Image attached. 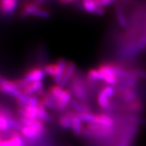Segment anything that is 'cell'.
I'll return each mask as SVG.
<instances>
[{
	"mask_svg": "<svg viewBox=\"0 0 146 146\" xmlns=\"http://www.w3.org/2000/svg\"><path fill=\"white\" fill-rule=\"evenodd\" d=\"M68 89L71 91L73 98L79 102L90 104L91 90L87 85L86 78L83 77L82 75L79 74L78 72H76L69 84Z\"/></svg>",
	"mask_w": 146,
	"mask_h": 146,
	"instance_id": "obj_1",
	"label": "cell"
},
{
	"mask_svg": "<svg viewBox=\"0 0 146 146\" xmlns=\"http://www.w3.org/2000/svg\"><path fill=\"white\" fill-rule=\"evenodd\" d=\"M115 127H108L97 124H87L83 131V136L93 139H103L114 134Z\"/></svg>",
	"mask_w": 146,
	"mask_h": 146,
	"instance_id": "obj_2",
	"label": "cell"
},
{
	"mask_svg": "<svg viewBox=\"0 0 146 146\" xmlns=\"http://www.w3.org/2000/svg\"><path fill=\"white\" fill-rule=\"evenodd\" d=\"M48 91L55 97L58 102V111L65 112L69 107V103L73 98L71 91L68 88H63L58 84L52 85Z\"/></svg>",
	"mask_w": 146,
	"mask_h": 146,
	"instance_id": "obj_3",
	"label": "cell"
},
{
	"mask_svg": "<svg viewBox=\"0 0 146 146\" xmlns=\"http://www.w3.org/2000/svg\"><path fill=\"white\" fill-rule=\"evenodd\" d=\"M67 62L64 58H60L55 62L47 64L43 66L46 75L50 76L55 84H59L61 81Z\"/></svg>",
	"mask_w": 146,
	"mask_h": 146,
	"instance_id": "obj_4",
	"label": "cell"
},
{
	"mask_svg": "<svg viewBox=\"0 0 146 146\" xmlns=\"http://www.w3.org/2000/svg\"><path fill=\"white\" fill-rule=\"evenodd\" d=\"M0 92L11 96L15 100L24 95L22 90L19 88L16 80H10L0 75Z\"/></svg>",
	"mask_w": 146,
	"mask_h": 146,
	"instance_id": "obj_5",
	"label": "cell"
},
{
	"mask_svg": "<svg viewBox=\"0 0 146 146\" xmlns=\"http://www.w3.org/2000/svg\"><path fill=\"white\" fill-rule=\"evenodd\" d=\"M22 17L25 18L28 17H35L47 19L50 17V12L48 10L45 9L42 6L36 5L34 2H28L24 5L20 12Z\"/></svg>",
	"mask_w": 146,
	"mask_h": 146,
	"instance_id": "obj_6",
	"label": "cell"
},
{
	"mask_svg": "<svg viewBox=\"0 0 146 146\" xmlns=\"http://www.w3.org/2000/svg\"><path fill=\"white\" fill-rule=\"evenodd\" d=\"M24 139L29 140H38L46 134V130H40V129L34 128V127L22 126L21 129L19 131Z\"/></svg>",
	"mask_w": 146,
	"mask_h": 146,
	"instance_id": "obj_7",
	"label": "cell"
},
{
	"mask_svg": "<svg viewBox=\"0 0 146 146\" xmlns=\"http://www.w3.org/2000/svg\"><path fill=\"white\" fill-rule=\"evenodd\" d=\"M46 75L44 72L43 67L36 66L32 67L27 70V72L23 75V78L26 80L28 83L35 82V81H43Z\"/></svg>",
	"mask_w": 146,
	"mask_h": 146,
	"instance_id": "obj_8",
	"label": "cell"
},
{
	"mask_svg": "<svg viewBox=\"0 0 146 146\" xmlns=\"http://www.w3.org/2000/svg\"><path fill=\"white\" fill-rule=\"evenodd\" d=\"M77 72V66L75 63L73 61H68L63 78L58 85L63 88H66V87H67L70 81H72V79L74 78Z\"/></svg>",
	"mask_w": 146,
	"mask_h": 146,
	"instance_id": "obj_9",
	"label": "cell"
},
{
	"mask_svg": "<svg viewBox=\"0 0 146 146\" xmlns=\"http://www.w3.org/2000/svg\"><path fill=\"white\" fill-rule=\"evenodd\" d=\"M80 2L81 8L89 14L96 15H103L104 14V8L99 7L96 0H81Z\"/></svg>",
	"mask_w": 146,
	"mask_h": 146,
	"instance_id": "obj_10",
	"label": "cell"
},
{
	"mask_svg": "<svg viewBox=\"0 0 146 146\" xmlns=\"http://www.w3.org/2000/svg\"><path fill=\"white\" fill-rule=\"evenodd\" d=\"M0 146H25V140L19 131H14L9 138L0 140Z\"/></svg>",
	"mask_w": 146,
	"mask_h": 146,
	"instance_id": "obj_11",
	"label": "cell"
},
{
	"mask_svg": "<svg viewBox=\"0 0 146 146\" xmlns=\"http://www.w3.org/2000/svg\"><path fill=\"white\" fill-rule=\"evenodd\" d=\"M19 0H0V12L5 16L13 14L17 8Z\"/></svg>",
	"mask_w": 146,
	"mask_h": 146,
	"instance_id": "obj_12",
	"label": "cell"
},
{
	"mask_svg": "<svg viewBox=\"0 0 146 146\" xmlns=\"http://www.w3.org/2000/svg\"><path fill=\"white\" fill-rule=\"evenodd\" d=\"M75 112L72 110H66L60 115L58 119V124L64 130H71L72 118Z\"/></svg>",
	"mask_w": 146,
	"mask_h": 146,
	"instance_id": "obj_13",
	"label": "cell"
},
{
	"mask_svg": "<svg viewBox=\"0 0 146 146\" xmlns=\"http://www.w3.org/2000/svg\"><path fill=\"white\" fill-rule=\"evenodd\" d=\"M96 101L98 107L104 111H111L113 109L114 104H113L111 99L108 98L101 90L99 92H98Z\"/></svg>",
	"mask_w": 146,
	"mask_h": 146,
	"instance_id": "obj_14",
	"label": "cell"
},
{
	"mask_svg": "<svg viewBox=\"0 0 146 146\" xmlns=\"http://www.w3.org/2000/svg\"><path fill=\"white\" fill-rule=\"evenodd\" d=\"M69 108L71 109V110L75 112L76 113H84L92 112V107L90 106V104L79 102L75 98L72 99L69 103Z\"/></svg>",
	"mask_w": 146,
	"mask_h": 146,
	"instance_id": "obj_15",
	"label": "cell"
},
{
	"mask_svg": "<svg viewBox=\"0 0 146 146\" xmlns=\"http://www.w3.org/2000/svg\"><path fill=\"white\" fill-rule=\"evenodd\" d=\"M84 129V122L82 121L80 117L78 116V113H75L72 118V123L71 131H72L73 134L76 137L82 136L83 131Z\"/></svg>",
	"mask_w": 146,
	"mask_h": 146,
	"instance_id": "obj_16",
	"label": "cell"
},
{
	"mask_svg": "<svg viewBox=\"0 0 146 146\" xmlns=\"http://www.w3.org/2000/svg\"><path fill=\"white\" fill-rule=\"evenodd\" d=\"M86 79L89 82L97 84L98 82L103 81L104 76H103V74L98 70V68H92L87 72Z\"/></svg>",
	"mask_w": 146,
	"mask_h": 146,
	"instance_id": "obj_17",
	"label": "cell"
},
{
	"mask_svg": "<svg viewBox=\"0 0 146 146\" xmlns=\"http://www.w3.org/2000/svg\"><path fill=\"white\" fill-rule=\"evenodd\" d=\"M37 108H38L37 118L40 120L42 121L45 123H52L54 121V119L48 112V110L46 109L40 102L37 105Z\"/></svg>",
	"mask_w": 146,
	"mask_h": 146,
	"instance_id": "obj_18",
	"label": "cell"
},
{
	"mask_svg": "<svg viewBox=\"0 0 146 146\" xmlns=\"http://www.w3.org/2000/svg\"><path fill=\"white\" fill-rule=\"evenodd\" d=\"M115 16H116V19L119 25L123 29L127 28V25H128L127 19L121 6L119 4H117L115 6Z\"/></svg>",
	"mask_w": 146,
	"mask_h": 146,
	"instance_id": "obj_19",
	"label": "cell"
},
{
	"mask_svg": "<svg viewBox=\"0 0 146 146\" xmlns=\"http://www.w3.org/2000/svg\"><path fill=\"white\" fill-rule=\"evenodd\" d=\"M101 90L104 92L108 98L112 99L115 96V87L111 85H106L104 87H102Z\"/></svg>",
	"mask_w": 146,
	"mask_h": 146,
	"instance_id": "obj_20",
	"label": "cell"
},
{
	"mask_svg": "<svg viewBox=\"0 0 146 146\" xmlns=\"http://www.w3.org/2000/svg\"><path fill=\"white\" fill-rule=\"evenodd\" d=\"M115 1L116 0H96L97 4L98 5V6L102 8H104L107 6L111 5L112 3L115 2Z\"/></svg>",
	"mask_w": 146,
	"mask_h": 146,
	"instance_id": "obj_21",
	"label": "cell"
},
{
	"mask_svg": "<svg viewBox=\"0 0 146 146\" xmlns=\"http://www.w3.org/2000/svg\"><path fill=\"white\" fill-rule=\"evenodd\" d=\"M60 4L62 5H71L76 3L78 2H80L81 0H58Z\"/></svg>",
	"mask_w": 146,
	"mask_h": 146,
	"instance_id": "obj_22",
	"label": "cell"
},
{
	"mask_svg": "<svg viewBox=\"0 0 146 146\" xmlns=\"http://www.w3.org/2000/svg\"><path fill=\"white\" fill-rule=\"evenodd\" d=\"M145 35L146 36V18H145Z\"/></svg>",
	"mask_w": 146,
	"mask_h": 146,
	"instance_id": "obj_23",
	"label": "cell"
}]
</instances>
